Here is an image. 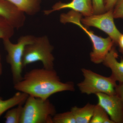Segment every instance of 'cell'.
<instances>
[{"label": "cell", "mask_w": 123, "mask_h": 123, "mask_svg": "<svg viewBox=\"0 0 123 123\" xmlns=\"http://www.w3.org/2000/svg\"><path fill=\"white\" fill-rule=\"evenodd\" d=\"M13 85L14 88L18 91L43 99H49L58 92L75 90L72 82H62L54 69L43 68L31 69L25 74L21 80Z\"/></svg>", "instance_id": "1"}, {"label": "cell", "mask_w": 123, "mask_h": 123, "mask_svg": "<svg viewBox=\"0 0 123 123\" xmlns=\"http://www.w3.org/2000/svg\"><path fill=\"white\" fill-rule=\"evenodd\" d=\"M81 17L80 13L71 10L67 13L62 14L60 16V21L63 24H75L82 29L89 36L93 45L92 51L90 53L91 60L95 64L103 63L107 53L115 46L114 43L109 37L103 38L89 30L82 24Z\"/></svg>", "instance_id": "2"}, {"label": "cell", "mask_w": 123, "mask_h": 123, "mask_svg": "<svg viewBox=\"0 0 123 123\" xmlns=\"http://www.w3.org/2000/svg\"><path fill=\"white\" fill-rule=\"evenodd\" d=\"M56 114L55 106L49 99L29 96L23 105L20 123H53Z\"/></svg>", "instance_id": "3"}, {"label": "cell", "mask_w": 123, "mask_h": 123, "mask_svg": "<svg viewBox=\"0 0 123 123\" xmlns=\"http://www.w3.org/2000/svg\"><path fill=\"white\" fill-rule=\"evenodd\" d=\"M53 49L47 36L36 37L34 42L25 48L22 59L23 68L32 63L41 62L44 68L54 69Z\"/></svg>", "instance_id": "4"}, {"label": "cell", "mask_w": 123, "mask_h": 123, "mask_svg": "<svg viewBox=\"0 0 123 123\" xmlns=\"http://www.w3.org/2000/svg\"><path fill=\"white\" fill-rule=\"evenodd\" d=\"M35 38L31 35L21 36L15 44L10 39L3 40L5 50L7 53L6 61L10 66L13 84L22 79V59L24 50L27 45L34 42Z\"/></svg>", "instance_id": "5"}, {"label": "cell", "mask_w": 123, "mask_h": 123, "mask_svg": "<svg viewBox=\"0 0 123 123\" xmlns=\"http://www.w3.org/2000/svg\"><path fill=\"white\" fill-rule=\"evenodd\" d=\"M81 71L84 80L77 85L81 93L87 95L96 94L98 93L116 94L117 84L111 76H104L86 68H82Z\"/></svg>", "instance_id": "6"}, {"label": "cell", "mask_w": 123, "mask_h": 123, "mask_svg": "<svg viewBox=\"0 0 123 123\" xmlns=\"http://www.w3.org/2000/svg\"><path fill=\"white\" fill-rule=\"evenodd\" d=\"M113 10L100 14H93L81 18V22L86 26L94 27L103 31L109 36L117 45L121 33L115 24Z\"/></svg>", "instance_id": "7"}, {"label": "cell", "mask_w": 123, "mask_h": 123, "mask_svg": "<svg viewBox=\"0 0 123 123\" xmlns=\"http://www.w3.org/2000/svg\"><path fill=\"white\" fill-rule=\"evenodd\" d=\"M98 104L105 110L114 123H123V106L116 94H96Z\"/></svg>", "instance_id": "8"}, {"label": "cell", "mask_w": 123, "mask_h": 123, "mask_svg": "<svg viewBox=\"0 0 123 123\" xmlns=\"http://www.w3.org/2000/svg\"><path fill=\"white\" fill-rule=\"evenodd\" d=\"M0 17L17 29L22 27L26 20L24 12L6 0H0Z\"/></svg>", "instance_id": "9"}, {"label": "cell", "mask_w": 123, "mask_h": 123, "mask_svg": "<svg viewBox=\"0 0 123 123\" xmlns=\"http://www.w3.org/2000/svg\"><path fill=\"white\" fill-rule=\"evenodd\" d=\"M65 9H70L86 17L93 14L92 0H72L68 3L59 2L53 6L51 9L44 11L48 15L53 12Z\"/></svg>", "instance_id": "10"}, {"label": "cell", "mask_w": 123, "mask_h": 123, "mask_svg": "<svg viewBox=\"0 0 123 123\" xmlns=\"http://www.w3.org/2000/svg\"><path fill=\"white\" fill-rule=\"evenodd\" d=\"M118 52L115 46L112 47L106 55L103 63L111 71V76L115 81L123 82V58L120 62L117 61Z\"/></svg>", "instance_id": "11"}, {"label": "cell", "mask_w": 123, "mask_h": 123, "mask_svg": "<svg viewBox=\"0 0 123 123\" xmlns=\"http://www.w3.org/2000/svg\"><path fill=\"white\" fill-rule=\"evenodd\" d=\"M29 96L25 93L18 91L8 99H4L0 97V117L12 108L20 104H24Z\"/></svg>", "instance_id": "12"}, {"label": "cell", "mask_w": 123, "mask_h": 123, "mask_svg": "<svg viewBox=\"0 0 123 123\" xmlns=\"http://www.w3.org/2000/svg\"><path fill=\"white\" fill-rule=\"evenodd\" d=\"M28 15H35L39 12L41 0H6Z\"/></svg>", "instance_id": "13"}, {"label": "cell", "mask_w": 123, "mask_h": 123, "mask_svg": "<svg viewBox=\"0 0 123 123\" xmlns=\"http://www.w3.org/2000/svg\"><path fill=\"white\" fill-rule=\"evenodd\" d=\"M95 105L87 103L82 107L75 106L72 108L76 123H90L92 118Z\"/></svg>", "instance_id": "14"}, {"label": "cell", "mask_w": 123, "mask_h": 123, "mask_svg": "<svg viewBox=\"0 0 123 123\" xmlns=\"http://www.w3.org/2000/svg\"><path fill=\"white\" fill-rule=\"evenodd\" d=\"M90 123H114L105 110L99 104L95 106L94 111Z\"/></svg>", "instance_id": "15"}, {"label": "cell", "mask_w": 123, "mask_h": 123, "mask_svg": "<svg viewBox=\"0 0 123 123\" xmlns=\"http://www.w3.org/2000/svg\"><path fill=\"white\" fill-rule=\"evenodd\" d=\"M24 104H21L8 110L5 115V123H20Z\"/></svg>", "instance_id": "16"}, {"label": "cell", "mask_w": 123, "mask_h": 123, "mask_svg": "<svg viewBox=\"0 0 123 123\" xmlns=\"http://www.w3.org/2000/svg\"><path fill=\"white\" fill-rule=\"evenodd\" d=\"M14 29L5 19L0 17V39H10L14 34Z\"/></svg>", "instance_id": "17"}, {"label": "cell", "mask_w": 123, "mask_h": 123, "mask_svg": "<svg viewBox=\"0 0 123 123\" xmlns=\"http://www.w3.org/2000/svg\"><path fill=\"white\" fill-rule=\"evenodd\" d=\"M53 123H76L73 114L71 111L56 114L52 118Z\"/></svg>", "instance_id": "18"}, {"label": "cell", "mask_w": 123, "mask_h": 123, "mask_svg": "<svg viewBox=\"0 0 123 123\" xmlns=\"http://www.w3.org/2000/svg\"><path fill=\"white\" fill-rule=\"evenodd\" d=\"M93 14H100L105 12L104 0H92Z\"/></svg>", "instance_id": "19"}, {"label": "cell", "mask_w": 123, "mask_h": 123, "mask_svg": "<svg viewBox=\"0 0 123 123\" xmlns=\"http://www.w3.org/2000/svg\"><path fill=\"white\" fill-rule=\"evenodd\" d=\"M114 18L123 19V0H118L113 9Z\"/></svg>", "instance_id": "20"}, {"label": "cell", "mask_w": 123, "mask_h": 123, "mask_svg": "<svg viewBox=\"0 0 123 123\" xmlns=\"http://www.w3.org/2000/svg\"><path fill=\"white\" fill-rule=\"evenodd\" d=\"M116 94L120 99L123 106V82L117 85L116 88Z\"/></svg>", "instance_id": "21"}, {"label": "cell", "mask_w": 123, "mask_h": 123, "mask_svg": "<svg viewBox=\"0 0 123 123\" xmlns=\"http://www.w3.org/2000/svg\"><path fill=\"white\" fill-rule=\"evenodd\" d=\"M118 0H104V7L105 11L113 10Z\"/></svg>", "instance_id": "22"}, {"label": "cell", "mask_w": 123, "mask_h": 123, "mask_svg": "<svg viewBox=\"0 0 123 123\" xmlns=\"http://www.w3.org/2000/svg\"><path fill=\"white\" fill-rule=\"evenodd\" d=\"M117 45L119 47V50H123V34H121V35L120 36Z\"/></svg>", "instance_id": "23"}, {"label": "cell", "mask_w": 123, "mask_h": 123, "mask_svg": "<svg viewBox=\"0 0 123 123\" xmlns=\"http://www.w3.org/2000/svg\"><path fill=\"white\" fill-rule=\"evenodd\" d=\"M2 70H3V69H2V62H1V56L0 54V76L2 75Z\"/></svg>", "instance_id": "24"}, {"label": "cell", "mask_w": 123, "mask_h": 123, "mask_svg": "<svg viewBox=\"0 0 123 123\" xmlns=\"http://www.w3.org/2000/svg\"><path fill=\"white\" fill-rule=\"evenodd\" d=\"M119 51L123 55V50H119Z\"/></svg>", "instance_id": "25"}]
</instances>
